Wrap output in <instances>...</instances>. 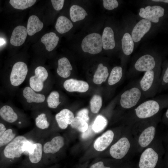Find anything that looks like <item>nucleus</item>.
<instances>
[{"label": "nucleus", "mask_w": 168, "mask_h": 168, "mask_svg": "<svg viewBox=\"0 0 168 168\" xmlns=\"http://www.w3.org/2000/svg\"><path fill=\"white\" fill-rule=\"evenodd\" d=\"M30 131L22 135H17L3 149L0 154V168H9L24 155L23 145L29 137Z\"/></svg>", "instance_id": "f257e3e1"}, {"label": "nucleus", "mask_w": 168, "mask_h": 168, "mask_svg": "<svg viewBox=\"0 0 168 168\" xmlns=\"http://www.w3.org/2000/svg\"><path fill=\"white\" fill-rule=\"evenodd\" d=\"M0 118L7 124L20 128L28 126L30 123L26 114L11 104L4 105L0 108Z\"/></svg>", "instance_id": "f03ea898"}, {"label": "nucleus", "mask_w": 168, "mask_h": 168, "mask_svg": "<svg viewBox=\"0 0 168 168\" xmlns=\"http://www.w3.org/2000/svg\"><path fill=\"white\" fill-rule=\"evenodd\" d=\"M20 94L24 107L31 111L43 106L46 99L44 94L35 92L28 85L21 88Z\"/></svg>", "instance_id": "7ed1b4c3"}, {"label": "nucleus", "mask_w": 168, "mask_h": 168, "mask_svg": "<svg viewBox=\"0 0 168 168\" xmlns=\"http://www.w3.org/2000/svg\"><path fill=\"white\" fill-rule=\"evenodd\" d=\"M28 73V66L23 61L16 62L13 65L8 76V80L13 96L19 87L26 81Z\"/></svg>", "instance_id": "20e7f679"}, {"label": "nucleus", "mask_w": 168, "mask_h": 168, "mask_svg": "<svg viewBox=\"0 0 168 168\" xmlns=\"http://www.w3.org/2000/svg\"><path fill=\"white\" fill-rule=\"evenodd\" d=\"M31 115L34 121L33 129L36 136L39 139H44L45 132L51 126L47 113L42 106L31 110Z\"/></svg>", "instance_id": "39448f33"}, {"label": "nucleus", "mask_w": 168, "mask_h": 168, "mask_svg": "<svg viewBox=\"0 0 168 168\" xmlns=\"http://www.w3.org/2000/svg\"><path fill=\"white\" fill-rule=\"evenodd\" d=\"M44 139H40L35 142L33 151L22 161L20 168H42L44 165L43 154Z\"/></svg>", "instance_id": "423d86ee"}, {"label": "nucleus", "mask_w": 168, "mask_h": 168, "mask_svg": "<svg viewBox=\"0 0 168 168\" xmlns=\"http://www.w3.org/2000/svg\"><path fill=\"white\" fill-rule=\"evenodd\" d=\"M49 73L43 66H37L32 73H28L26 81L28 86L35 92L42 93L44 87V83L48 79Z\"/></svg>", "instance_id": "0eeeda50"}, {"label": "nucleus", "mask_w": 168, "mask_h": 168, "mask_svg": "<svg viewBox=\"0 0 168 168\" xmlns=\"http://www.w3.org/2000/svg\"><path fill=\"white\" fill-rule=\"evenodd\" d=\"M102 36L97 33H93L86 35L83 39L81 47L85 52L95 54L102 50Z\"/></svg>", "instance_id": "6e6552de"}, {"label": "nucleus", "mask_w": 168, "mask_h": 168, "mask_svg": "<svg viewBox=\"0 0 168 168\" xmlns=\"http://www.w3.org/2000/svg\"><path fill=\"white\" fill-rule=\"evenodd\" d=\"M64 144V139L60 136H54L51 139L45 142L43 145V161L45 164L50 156L56 154L63 147Z\"/></svg>", "instance_id": "1a4fd4ad"}, {"label": "nucleus", "mask_w": 168, "mask_h": 168, "mask_svg": "<svg viewBox=\"0 0 168 168\" xmlns=\"http://www.w3.org/2000/svg\"><path fill=\"white\" fill-rule=\"evenodd\" d=\"M160 108L157 101L150 100L141 104L135 110L136 115L138 118L145 119L155 115L159 111Z\"/></svg>", "instance_id": "9d476101"}, {"label": "nucleus", "mask_w": 168, "mask_h": 168, "mask_svg": "<svg viewBox=\"0 0 168 168\" xmlns=\"http://www.w3.org/2000/svg\"><path fill=\"white\" fill-rule=\"evenodd\" d=\"M141 96L139 89L134 87L126 91L121 95V106L125 109H130L136 105Z\"/></svg>", "instance_id": "9b49d317"}, {"label": "nucleus", "mask_w": 168, "mask_h": 168, "mask_svg": "<svg viewBox=\"0 0 168 168\" xmlns=\"http://www.w3.org/2000/svg\"><path fill=\"white\" fill-rule=\"evenodd\" d=\"M164 9L160 6H147L145 8L140 9L139 15L150 21L157 23L159 18L164 14Z\"/></svg>", "instance_id": "f8f14e48"}, {"label": "nucleus", "mask_w": 168, "mask_h": 168, "mask_svg": "<svg viewBox=\"0 0 168 168\" xmlns=\"http://www.w3.org/2000/svg\"><path fill=\"white\" fill-rule=\"evenodd\" d=\"M130 146L128 138H122L111 146L110 150V154L115 159H121L127 154Z\"/></svg>", "instance_id": "ddd939ff"}, {"label": "nucleus", "mask_w": 168, "mask_h": 168, "mask_svg": "<svg viewBox=\"0 0 168 168\" xmlns=\"http://www.w3.org/2000/svg\"><path fill=\"white\" fill-rule=\"evenodd\" d=\"M158 158V154L152 148H147L141 156L139 163V168H154Z\"/></svg>", "instance_id": "4468645a"}, {"label": "nucleus", "mask_w": 168, "mask_h": 168, "mask_svg": "<svg viewBox=\"0 0 168 168\" xmlns=\"http://www.w3.org/2000/svg\"><path fill=\"white\" fill-rule=\"evenodd\" d=\"M151 22L143 19L139 21L133 28L132 32V38L133 41H140L144 35L150 30Z\"/></svg>", "instance_id": "2eb2a0df"}, {"label": "nucleus", "mask_w": 168, "mask_h": 168, "mask_svg": "<svg viewBox=\"0 0 168 168\" xmlns=\"http://www.w3.org/2000/svg\"><path fill=\"white\" fill-rule=\"evenodd\" d=\"M65 89L69 92H85L89 88L88 83L82 80L71 78L66 80L63 83Z\"/></svg>", "instance_id": "dca6fc26"}, {"label": "nucleus", "mask_w": 168, "mask_h": 168, "mask_svg": "<svg viewBox=\"0 0 168 168\" xmlns=\"http://www.w3.org/2000/svg\"><path fill=\"white\" fill-rule=\"evenodd\" d=\"M156 65L154 57L149 54H146L140 57L136 62L134 67L140 72H146L153 70Z\"/></svg>", "instance_id": "f3484780"}, {"label": "nucleus", "mask_w": 168, "mask_h": 168, "mask_svg": "<svg viewBox=\"0 0 168 168\" xmlns=\"http://www.w3.org/2000/svg\"><path fill=\"white\" fill-rule=\"evenodd\" d=\"M74 118L73 113L68 109L62 110L55 115V119L58 127L65 129L70 124Z\"/></svg>", "instance_id": "a211bd4d"}, {"label": "nucleus", "mask_w": 168, "mask_h": 168, "mask_svg": "<svg viewBox=\"0 0 168 168\" xmlns=\"http://www.w3.org/2000/svg\"><path fill=\"white\" fill-rule=\"evenodd\" d=\"M114 133L111 130H108L98 138L94 144L95 149L99 152L105 150L111 144L114 138Z\"/></svg>", "instance_id": "6ab92c4d"}, {"label": "nucleus", "mask_w": 168, "mask_h": 168, "mask_svg": "<svg viewBox=\"0 0 168 168\" xmlns=\"http://www.w3.org/2000/svg\"><path fill=\"white\" fill-rule=\"evenodd\" d=\"M27 34L26 28L25 26H16L12 32L10 39V43L15 46L22 45L25 41Z\"/></svg>", "instance_id": "aec40b11"}, {"label": "nucleus", "mask_w": 168, "mask_h": 168, "mask_svg": "<svg viewBox=\"0 0 168 168\" xmlns=\"http://www.w3.org/2000/svg\"><path fill=\"white\" fill-rule=\"evenodd\" d=\"M102 47L105 50L111 49L115 46L114 31L109 26L105 27L102 36Z\"/></svg>", "instance_id": "412c9836"}, {"label": "nucleus", "mask_w": 168, "mask_h": 168, "mask_svg": "<svg viewBox=\"0 0 168 168\" xmlns=\"http://www.w3.org/2000/svg\"><path fill=\"white\" fill-rule=\"evenodd\" d=\"M72 69V66L67 58L63 57L58 59L57 72L59 76L64 78L68 77Z\"/></svg>", "instance_id": "4be33fe9"}, {"label": "nucleus", "mask_w": 168, "mask_h": 168, "mask_svg": "<svg viewBox=\"0 0 168 168\" xmlns=\"http://www.w3.org/2000/svg\"><path fill=\"white\" fill-rule=\"evenodd\" d=\"M44 26L43 23L35 15H32L28 19L26 30L27 34L32 36L40 31Z\"/></svg>", "instance_id": "5701e85b"}, {"label": "nucleus", "mask_w": 168, "mask_h": 168, "mask_svg": "<svg viewBox=\"0 0 168 168\" xmlns=\"http://www.w3.org/2000/svg\"><path fill=\"white\" fill-rule=\"evenodd\" d=\"M156 129L154 127L151 126L144 129L140 135L138 143L142 147L148 145L154 138Z\"/></svg>", "instance_id": "b1692460"}, {"label": "nucleus", "mask_w": 168, "mask_h": 168, "mask_svg": "<svg viewBox=\"0 0 168 168\" xmlns=\"http://www.w3.org/2000/svg\"><path fill=\"white\" fill-rule=\"evenodd\" d=\"M59 38L53 32H50L44 35L41 38V41L48 51H52L57 45Z\"/></svg>", "instance_id": "393cba45"}, {"label": "nucleus", "mask_w": 168, "mask_h": 168, "mask_svg": "<svg viewBox=\"0 0 168 168\" xmlns=\"http://www.w3.org/2000/svg\"><path fill=\"white\" fill-rule=\"evenodd\" d=\"M17 135V132L10 126L0 137V154L4 147Z\"/></svg>", "instance_id": "a878e982"}, {"label": "nucleus", "mask_w": 168, "mask_h": 168, "mask_svg": "<svg viewBox=\"0 0 168 168\" xmlns=\"http://www.w3.org/2000/svg\"><path fill=\"white\" fill-rule=\"evenodd\" d=\"M109 75L107 68L102 63H100L94 75L93 82L97 84H100L106 81Z\"/></svg>", "instance_id": "bb28decb"}, {"label": "nucleus", "mask_w": 168, "mask_h": 168, "mask_svg": "<svg viewBox=\"0 0 168 168\" xmlns=\"http://www.w3.org/2000/svg\"><path fill=\"white\" fill-rule=\"evenodd\" d=\"M72 22L64 16H61L58 18L55 25L56 30L60 34H64L69 31L73 27Z\"/></svg>", "instance_id": "cd10ccee"}, {"label": "nucleus", "mask_w": 168, "mask_h": 168, "mask_svg": "<svg viewBox=\"0 0 168 168\" xmlns=\"http://www.w3.org/2000/svg\"><path fill=\"white\" fill-rule=\"evenodd\" d=\"M69 13L70 18L74 22L84 19L88 14L86 10L81 6L74 5L70 8Z\"/></svg>", "instance_id": "c85d7f7f"}, {"label": "nucleus", "mask_w": 168, "mask_h": 168, "mask_svg": "<svg viewBox=\"0 0 168 168\" xmlns=\"http://www.w3.org/2000/svg\"><path fill=\"white\" fill-rule=\"evenodd\" d=\"M155 77V73L153 70L145 72L140 82L142 91H146L150 89L154 82Z\"/></svg>", "instance_id": "c756f323"}, {"label": "nucleus", "mask_w": 168, "mask_h": 168, "mask_svg": "<svg viewBox=\"0 0 168 168\" xmlns=\"http://www.w3.org/2000/svg\"><path fill=\"white\" fill-rule=\"evenodd\" d=\"M122 46L124 53L126 55H130L133 52L134 43L131 36L128 33L124 35L122 40Z\"/></svg>", "instance_id": "7c9ffc66"}, {"label": "nucleus", "mask_w": 168, "mask_h": 168, "mask_svg": "<svg viewBox=\"0 0 168 168\" xmlns=\"http://www.w3.org/2000/svg\"><path fill=\"white\" fill-rule=\"evenodd\" d=\"M123 75L122 68L120 66H115L112 69L108 79V83L110 86L118 83Z\"/></svg>", "instance_id": "2f4dec72"}, {"label": "nucleus", "mask_w": 168, "mask_h": 168, "mask_svg": "<svg viewBox=\"0 0 168 168\" xmlns=\"http://www.w3.org/2000/svg\"><path fill=\"white\" fill-rule=\"evenodd\" d=\"M60 95L57 91H51L46 99V102L48 107L51 109H56L61 103L59 100Z\"/></svg>", "instance_id": "473e14b6"}, {"label": "nucleus", "mask_w": 168, "mask_h": 168, "mask_svg": "<svg viewBox=\"0 0 168 168\" xmlns=\"http://www.w3.org/2000/svg\"><path fill=\"white\" fill-rule=\"evenodd\" d=\"M108 121L104 116L99 115L95 119L92 126V129L95 133H99L103 130L107 125Z\"/></svg>", "instance_id": "72a5a7b5"}, {"label": "nucleus", "mask_w": 168, "mask_h": 168, "mask_svg": "<svg viewBox=\"0 0 168 168\" xmlns=\"http://www.w3.org/2000/svg\"><path fill=\"white\" fill-rule=\"evenodd\" d=\"M36 0H10L9 3L15 9L24 10L33 5Z\"/></svg>", "instance_id": "f704fd0d"}, {"label": "nucleus", "mask_w": 168, "mask_h": 168, "mask_svg": "<svg viewBox=\"0 0 168 168\" xmlns=\"http://www.w3.org/2000/svg\"><path fill=\"white\" fill-rule=\"evenodd\" d=\"M70 125L72 128L82 133L86 131L88 127V123L83 119L77 116L74 117Z\"/></svg>", "instance_id": "c9c22d12"}, {"label": "nucleus", "mask_w": 168, "mask_h": 168, "mask_svg": "<svg viewBox=\"0 0 168 168\" xmlns=\"http://www.w3.org/2000/svg\"><path fill=\"white\" fill-rule=\"evenodd\" d=\"M102 105L101 97L98 95L93 96L90 101V109L91 112L95 114L98 112Z\"/></svg>", "instance_id": "e433bc0d"}, {"label": "nucleus", "mask_w": 168, "mask_h": 168, "mask_svg": "<svg viewBox=\"0 0 168 168\" xmlns=\"http://www.w3.org/2000/svg\"><path fill=\"white\" fill-rule=\"evenodd\" d=\"M103 1L104 7L107 10L114 9L119 5L118 2L116 0H103Z\"/></svg>", "instance_id": "4c0bfd02"}, {"label": "nucleus", "mask_w": 168, "mask_h": 168, "mask_svg": "<svg viewBox=\"0 0 168 168\" xmlns=\"http://www.w3.org/2000/svg\"><path fill=\"white\" fill-rule=\"evenodd\" d=\"M89 111L87 109H83L79 110L77 113V116L83 119L87 123L89 120L88 115Z\"/></svg>", "instance_id": "58836bf2"}, {"label": "nucleus", "mask_w": 168, "mask_h": 168, "mask_svg": "<svg viewBox=\"0 0 168 168\" xmlns=\"http://www.w3.org/2000/svg\"><path fill=\"white\" fill-rule=\"evenodd\" d=\"M52 5L56 11H59L63 8L65 1L64 0H51Z\"/></svg>", "instance_id": "ea45409f"}, {"label": "nucleus", "mask_w": 168, "mask_h": 168, "mask_svg": "<svg viewBox=\"0 0 168 168\" xmlns=\"http://www.w3.org/2000/svg\"><path fill=\"white\" fill-rule=\"evenodd\" d=\"M93 130L92 128V126H89L87 130L85 132L82 133L81 135V137L83 139H86L89 137H90L92 133Z\"/></svg>", "instance_id": "a19ab883"}, {"label": "nucleus", "mask_w": 168, "mask_h": 168, "mask_svg": "<svg viewBox=\"0 0 168 168\" xmlns=\"http://www.w3.org/2000/svg\"><path fill=\"white\" fill-rule=\"evenodd\" d=\"M4 122L0 121V137L5 131L10 126Z\"/></svg>", "instance_id": "79ce46f5"}, {"label": "nucleus", "mask_w": 168, "mask_h": 168, "mask_svg": "<svg viewBox=\"0 0 168 168\" xmlns=\"http://www.w3.org/2000/svg\"><path fill=\"white\" fill-rule=\"evenodd\" d=\"M90 168H110L105 166L103 162L100 161L93 164Z\"/></svg>", "instance_id": "37998d69"}, {"label": "nucleus", "mask_w": 168, "mask_h": 168, "mask_svg": "<svg viewBox=\"0 0 168 168\" xmlns=\"http://www.w3.org/2000/svg\"><path fill=\"white\" fill-rule=\"evenodd\" d=\"M163 82L166 84L168 82V68H167L166 70L163 77Z\"/></svg>", "instance_id": "c03bdc74"}, {"label": "nucleus", "mask_w": 168, "mask_h": 168, "mask_svg": "<svg viewBox=\"0 0 168 168\" xmlns=\"http://www.w3.org/2000/svg\"><path fill=\"white\" fill-rule=\"evenodd\" d=\"M6 43V41L3 38H0V46Z\"/></svg>", "instance_id": "a18cd8bd"}, {"label": "nucleus", "mask_w": 168, "mask_h": 168, "mask_svg": "<svg viewBox=\"0 0 168 168\" xmlns=\"http://www.w3.org/2000/svg\"><path fill=\"white\" fill-rule=\"evenodd\" d=\"M152 1L154 2H164L167 3L168 2V1L167 0H152Z\"/></svg>", "instance_id": "49530a36"}, {"label": "nucleus", "mask_w": 168, "mask_h": 168, "mask_svg": "<svg viewBox=\"0 0 168 168\" xmlns=\"http://www.w3.org/2000/svg\"><path fill=\"white\" fill-rule=\"evenodd\" d=\"M168 110L167 109V111H166V117H167V118H168Z\"/></svg>", "instance_id": "de8ad7c7"}]
</instances>
